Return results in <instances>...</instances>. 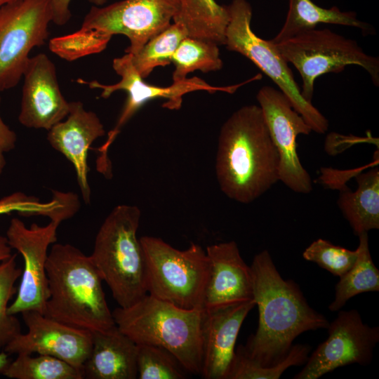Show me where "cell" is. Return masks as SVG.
I'll return each mask as SVG.
<instances>
[{"instance_id": "6da1fadb", "label": "cell", "mask_w": 379, "mask_h": 379, "mask_svg": "<svg viewBox=\"0 0 379 379\" xmlns=\"http://www.w3.org/2000/svg\"><path fill=\"white\" fill-rule=\"evenodd\" d=\"M250 267L259 319L255 333L243 347L272 379H278L308 359L310 347L293 345L294 340L304 332L327 328L329 321L309 305L295 281L282 278L267 250L256 254Z\"/></svg>"}, {"instance_id": "7a4b0ae2", "label": "cell", "mask_w": 379, "mask_h": 379, "mask_svg": "<svg viewBox=\"0 0 379 379\" xmlns=\"http://www.w3.org/2000/svg\"><path fill=\"white\" fill-rule=\"evenodd\" d=\"M279 158L259 105H244L222 124L215 157L221 191L241 204L254 201L279 180Z\"/></svg>"}, {"instance_id": "3957f363", "label": "cell", "mask_w": 379, "mask_h": 379, "mask_svg": "<svg viewBox=\"0 0 379 379\" xmlns=\"http://www.w3.org/2000/svg\"><path fill=\"white\" fill-rule=\"evenodd\" d=\"M178 8L179 0H122L93 6L79 30L51 39L49 48L72 61L102 52L113 35L123 34L130 41L125 52L133 55L170 26Z\"/></svg>"}, {"instance_id": "277c9868", "label": "cell", "mask_w": 379, "mask_h": 379, "mask_svg": "<svg viewBox=\"0 0 379 379\" xmlns=\"http://www.w3.org/2000/svg\"><path fill=\"white\" fill-rule=\"evenodd\" d=\"M46 268L49 295L44 315L91 332L115 325L90 255L71 244H54Z\"/></svg>"}, {"instance_id": "5b68a950", "label": "cell", "mask_w": 379, "mask_h": 379, "mask_svg": "<svg viewBox=\"0 0 379 379\" xmlns=\"http://www.w3.org/2000/svg\"><path fill=\"white\" fill-rule=\"evenodd\" d=\"M115 324L136 344L161 347L187 373L200 375L204 310H185L147 293L127 307L112 312Z\"/></svg>"}, {"instance_id": "8992f818", "label": "cell", "mask_w": 379, "mask_h": 379, "mask_svg": "<svg viewBox=\"0 0 379 379\" xmlns=\"http://www.w3.org/2000/svg\"><path fill=\"white\" fill-rule=\"evenodd\" d=\"M140 217L136 206H115L99 228L90 255L121 307L131 306L147 293L145 259L137 237Z\"/></svg>"}, {"instance_id": "52a82bcc", "label": "cell", "mask_w": 379, "mask_h": 379, "mask_svg": "<svg viewBox=\"0 0 379 379\" xmlns=\"http://www.w3.org/2000/svg\"><path fill=\"white\" fill-rule=\"evenodd\" d=\"M146 264L147 293L185 310H203L210 262L206 251L191 244L178 250L163 239L140 238Z\"/></svg>"}, {"instance_id": "ba28073f", "label": "cell", "mask_w": 379, "mask_h": 379, "mask_svg": "<svg viewBox=\"0 0 379 379\" xmlns=\"http://www.w3.org/2000/svg\"><path fill=\"white\" fill-rule=\"evenodd\" d=\"M288 62L292 63L302 79L301 94L311 102L315 80L327 73H338L347 65H357L379 85V59L368 55L357 41L329 29L315 28L274 44Z\"/></svg>"}, {"instance_id": "9c48e42d", "label": "cell", "mask_w": 379, "mask_h": 379, "mask_svg": "<svg viewBox=\"0 0 379 379\" xmlns=\"http://www.w3.org/2000/svg\"><path fill=\"white\" fill-rule=\"evenodd\" d=\"M229 21L225 45L229 51L245 56L279 87L292 107L305 119L312 131L323 134L328 128L327 119L301 94L288 62L276 45L258 36L252 30V7L246 0H232L227 6Z\"/></svg>"}, {"instance_id": "30bf717a", "label": "cell", "mask_w": 379, "mask_h": 379, "mask_svg": "<svg viewBox=\"0 0 379 379\" xmlns=\"http://www.w3.org/2000/svg\"><path fill=\"white\" fill-rule=\"evenodd\" d=\"M53 20L52 0H15L0 8V92L18 84L31 50L44 44Z\"/></svg>"}, {"instance_id": "8fae6325", "label": "cell", "mask_w": 379, "mask_h": 379, "mask_svg": "<svg viewBox=\"0 0 379 379\" xmlns=\"http://www.w3.org/2000/svg\"><path fill=\"white\" fill-rule=\"evenodd\" d=\"M60 223L51 220L44 226L33 223L27 227L21 220L11 219L6 237L11 248L22 256L24 269L15 299L8 308L10 314L29 310L44 314L49 295L46 268L48 249L57 240Z\"/></svg>"}, {"instance_id": "7c38bea8", "label": "cell", "mask_w": 379, "mask_h": 379, "mask_svg": "<svg viewBox=\"0 0 379 379\" xmlns=\"http://www.w3.org/2000/svg\"><path fill=\"white\" fill-rule=\"evenodd\" d=\"M327 329V339L308 357L294 379H317L339 367L371 362L379 327L364 324L357 310L340 311Z\"/></svg>"}, {"instance_id": "4fadbf2b", "label": "cell", "mask_w": 379, "mask_h": 379, "mask_svg": "<svg viewBox=\"0 0 379 379\" xmlns=\"http://www.w3.org/2000/svg\"><path fill=\"white\" fill-rule=\"evenodd\" d=\"M256 98L279 154V180L295 192L310 193L312 179L300 161L296 139L300 134L309 135L310 126L281 91L264 86Z\"/></svg>"}, {"instance_id": "5bb4252c", "label": "cell", "mask_w": 379, "mask_h": 379, "mask_svg": "<svg viewBox=\"0 0 379 379\" xmlns=\"http://www.w3.org/2000/svg\"><path fill=\"white\" fill-rule=\"evenodd\" d=\"M112 67L116 73L120 76V81L114 84H103L97 81H87L81 79H77L79 84H86L91 88L102 90L100 96L108 98L117 91H124L127 93V99L117 124L113 130L108 133V138L114 141L122 127L134 114L147 102L164 98L167 101L164 107L169 109H179L184 95L197 91H204L209 93L218 91L233 93L244 83L230 86H214L208 84L199 77L186 78L185 80L173 82L169 86L161 87L146 83L134 68L129 53L113 60Z\"/></svg>"}, {"instance_id": "9a60e30c", "label": "cell", "mask_w": 379, "mask_h": 379, "mask_svg": "<svg viewBox=\"0 0 379 379\" xmlns=\"http://www.w3.org/2000/svg\"><path fill=\"white\" fill-rule=\"evenodd\" d=\"M21 314L27 331L7 344L5 352L49 355L82 371L92 346L91 331L65 324L37 311Z\"/></svg>"}, {"instance_id": "2e32d148", "label": "cell", "mask_w": 379, "mask_h": 379, "mask_svg": "<svg viewBox=\"0 0 379 379\" xmlns=\"http://www.w3.org/2000/svg\"><path fill=\"white\" fill-rule=\"evenodd\" d=\"M24 82L19 122L29 128L48 131L66 118L69 109L58 82L53 62L44 53L29 58Z\"/></svg>"}, {"instance_id": "e0dca14e", "label": "cell", "mask_w": 379, "mask_h": 379, "mask_svg": "<svg viewBox=\"0 0 379 379\" xmlns=\"http://www.w3.org/2000/svg\"><path fill=\"white\" fill-rule=\"evenodd\" d=\"M210 262L203 310L209 311L253 299L251 267L234 241L207 246Z\"/></svg>"}, {"instance_id": "ac0fdd59", "label": "cell", "mask_w": 379, "mask_h": 379, "mask_svg": "<svg viewBox=\"0 0 379 379\" xmlns=\"http://www.w3.org/2000/svg\"><path fill=\"white\" fill-rule=\"evenodd\" d=\"M105 134V131L99 117L95 112L86 110L80 101L69 102L66 119L48 131L47 140L51 146L73 164L86 204H89L91 200L88 152L92 143Z\"/></svg>"}, {"instance_id": "d6986e66", "label": "cell", "mask_w": 379, "mask_h": 379, "mask_svg": "<svg viewBox=\"0 0 379 379\" xmlns=\"http://www.w3.org/2000/svg\"><path fill=\"white\" fill-rule=\"evenodd\" d=\"M255 306L254 300L205 311L202 326V364L204 379H226L241 325Z\"/></svg>"}, {"instance_id": "ffe728a7", "label": "cell", "mask_w": 379, "mask_h": 379, "mask_svg": "<svg viewBox=\"0 0 379 379\" xmlns=\"http://www.w3.org/2000/svg\"><path fill=\"white\" fill-rule=\"evenodd\" d=\"M91 333L92 346L83 366L84 378H137L138 345L116 324Z\"/></svg>"}, {"instance_id": "44dd1931", "label": "cell", "mask_w": 379, "mask_h": 379, "mask_svg": "<svg viewBox=\"0 0 379 379\" xmlns=\"http://www.w3.org/2000/svg\"><path fill=\"white\" fill-rule=\"evenodd\" d=\"M354 192L343 190L337 204L357 236L379 229V169L373 168L356 177Z\"/></svg>"}, {"instance_id": "7402d4cb", "label": "cell", "mask_w": 379, "mask_h": 379, "mask_svg": "<svg viewBox=\"0 0 379 379\" xmlns=\"http://www.w3.org/2000/svg\"><path fill=\"white\" fill-rule=\"evenodd\" d=\"M319 23L350 26L360 29L364 34L374 33L369 24L361 21L353 11H341L337 6L320 7L311 0H289L285 22L271 40L277 44L300 32L316 28Z\"/></svg>"}, {"instance_id": "603a6c76", "label": "cell", "mask_w": 379, "mask_h": 379, "mask_svg": "<svg viewBox=\"0 0 379 379\" xmlns=\"http://www.w3.org/2000/svg\"><path fill=\"white\" fill-rule=\"evenodd\" d=\"M173 22L182 26L188 36L225 45L229 21L227 6L215 0H179Z\"/></svg>"}, {"instance_id": "cb8c5ba5", "label": "cell", "mask_w": 379, "mask_h": 379, "mask_svg": "<svg viewBox=\"0 0 379 379\" xmlns=\"http://www.w3.org/2000/svg\"><path fill=\"white\" fill-rule=\"evenodd\" d=\"M358 237L357 259L335 285V298L328 306L330 311L340 310L350 298L358 294L379 291V270L371 255L368 233H361Z\"/></svg>"}, {"instance_id": "d4e9b609", "label": "cell", "mask_w": 379, "mask_h": 379, "mask_svg": "<svg viewBox=\"0 0 379 379\" xmlns=\"http://www.w3.org/2000/svg\"><path fill=\"white\" fill-rule=\"evenodd\" d=\"M217 44L199 38L186 36L171 57L175 65L173 82L185 80L189 73L199 70L204 73L222 69V60Z\"/></svg>"}, {"instance_id": "484cf974", "label": "cell", "mask_w": 379, "mask_h": 379, "mask_svg": "<svg viewBox=\"0 0 379 379\" xmlns=\"http://www.w3.org/2000/svg\"><path fill=\"white\" fill-rule=\"evenodd\" d=\"M13 379H83L82 371L58 358L18 354L1 373Z\"/></svg>"}, {"instance_id": "4316f807", "label": "cell", "mask_w": 379, "mask_h": 379, "mask_svg": "<svg viewBox=\"0 0 379 379\" xmlns=\"http://www.w3.org/2000/svg\"><path fill=\"white\" fill-rule=\"evenodd\" d=\"M188 36L186 29L173 22L165 30L149 40L137 53L130 54L138 74L147 78L154 68L171 63V57L180 43Z\"/></svg>"}, {"instance_id": "83f0119b", "label": "cell", "mask_w": 379, "mask_h": 379, "mask_svg": "<svg viewBox=\"0 0 379 379\" xmlns=\"http://www.w3.org/2000/svg\"><path fill=\"white\" fill-rule=\"evenodd\" d=\"M16 257L14 253L0 262V350L22 333L18 319L8 312L9 301L17 293L15 284L22 272L17 266Z\"/></svg>"}, {"instance_id": "f1b7e54d", "label": "cell", "mask_w": 379, "mask_h": 379, "mask_svg": "<svg viewBox=\"0 0 379 379\" xmlns=\"http://www.w3.org/2000/svg\"><path fill=\"white\" fill-rule=\"evenodd\" d=\"M139 379H183L186 370L167 350L157 345L137 344Z\"/></svg>"}, {"instance_id": "f546056e", "label": "cell", "mask_w": 379, "mask_h": 379, "mask_svg": "<svg viewBox=\"0 0 379 379\" xmlns=\"http://www.w3.org/2000/svg\"><path fill=\"white\" fill-rule=\"evenodd\" d=\"M305 260L313 262L334 276L340 277L354 265L357 250L351 251L323 239L311 243L303 251Z\"/></svg>"}, {"instance_id": "4dcf8cb0", "label": "cell", "mask_w": 379, "mask_h": 379, "mask_svg": "<svg viewBox=\"0 0 379 379\" xmlns=\"http://www.w3.org/2000/svg\"><path fill=\"white\" fill-rule=\"evenodd\" d=\"M60 201L53 195L51 201L42 203L39 199L15 192L0 199V215L17 212L22 216L45 215L50 219L58 212Z\"/></svg>"}, {"instance_id": "1f68e13d", "label": "cell", "mask_w": 379, "mask_h": 379, "mask_svg": "<svg viewBox=\"0 0 379 379\" xmlns=\"http://www.w3.org/2000/svg\"><path fill=\"white\" fill-rule=\"evenodd\" d=\"M16 141L15 133L4 122L0 115V175L3 173L6 164L5 154L15 148Z\"/></svg>"}, {"instance_id": "d6a6232c", "label": "cell", "mask_w": 379, "mask_h": 379, "mask_svg": "<svg viewBox=\"0 0 379 379\" xmlns=\"http://www.w3.org/2000/svg\"><path fill=\"white\" fill-rule=\"evenodd\" d=\"M72 0H59L53 11V22L58 25H65L71 17L69 11V4ZM95 6H100L103 5L107 0H88Z\"/></svg>"}, {"instance_id": "836d02e7", "label": "cell", "mask_w": 379, "mask_h": 379, "mask_svg": "<svg viewBox=\"0 0 379 379\" xmlns=\"http://www.w3.org/2000/svg\"><path fill=\"white\" fill-rule=\"evenodd\" d=\"M12 248L8 243L7 238L0 235V262L4 261L12 255Z\"/></svg>"}, {"instance_id": "e575fe53", "label": "cell", "mask_w": 379, "mask_h": 379, "mask_svg": "<svg viewBox=\"0 0 379 379\" xmlns=\"http://www.w3.org/2000/svg\"><path fill=\"white\" fill-rule=\"evenodd\" d=\"M10 362L11 360L8 357V354L4 351L0 352V373H3Z\"/></svg>"}, {"instance_id": "d590c367", "label": "cell", "mask_w": 379, "mask_h": 379, "mask_svg": "<svg viewBox=\"0 0 379 379\" xmlns=\"http://www.w3.org/2000/svg\"><path fill=\"white\" fill-rule=\"evenodd\" d=\"M14 1L15 0H0V8L4 6L5 4L11 3Z\"/></svg>"}, {"instance_id": "8d00e7d4", "label": "cell", "mask_w": 379, "mask_h": 379, "mask_svg": "<svg viewBox=\"0 0 379 379\" xmlns=\"http://www.w3.org/2000/svg\"><path fill=\"white\" fill-rule=\"evenodd\" d=\"M58 1H59V0H52L53 11H54L55 8L56 7Z\"/></svg>"}]
</instances>
